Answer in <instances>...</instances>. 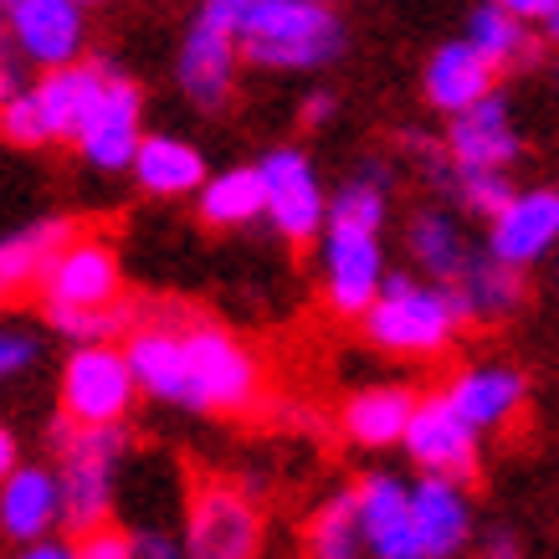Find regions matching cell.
<instances>
[{
	"label": "cell",
	"mask_w": 559,
	"mask_h": 559,
	"mask_svg": "<svg viewBox=\"0 0 559 559\" xmlns=\"http://www.w3.org/2000/svg\"><path fill=\"white\" fill-rule=\"evenodd\" d=\"M457 190H462V205L477 211V216H498V211L513 201V186L503 170H462Z\"/></svg>",
	"instance_id": "32"
},
{
	"label": "cell",
	"mask_w": 559,
	"mask_h": 559,
	"mask_svg": "<svg viewBox=\"0 0 559 559\" xmlns=\"http://www.w3.org/2000/svg\"><path fill=\"white\" fill-rule=\"evenodd\" d=\"M68 237H72L68 221H36V226H26V231L0 241V298H11L16 288L36 283Z\"/></svg>",
	"instance_id": "24"
},
{
	"label": "cell",
	"mask_w": 559,
	"mask_h": 559,
	"mask_svg": "<svg viewBox=\"0 0 559 559\" xmlns=\"http://www.w3.org/2000/svg\"><path fill=\"white\" fill-rule=\"evenodd\" d=\"M411 401L406 390H365L344 406V431L359 441V447H390L401 441L406 431V416H411Z\"/></svg>",
	"instance_id": "25"
},
{
	"label": "cell",
	"mask_w": 559,
	"mask_h": 559,
	"mask_svg": "<svg viewBox=\"0 0 559 559\" xmlns=\"http://www.w3.org/2000/svg\"><path fill=\"white\" fill-rule=\"evenodd\" d=\"M359 513H355V488L340 492L329 509H319V519L308 524V555L319 559H349L359 555Z\"/></svg>",
	"instance_id": "29"
},
{
	"label": "cell",
	"mask_w": 559,
	"mask_h": 559,
	"mask_svg": "<svg viewBox=\"0 0 559 559\" xmlns=\"http://www.w3.org/2000/svg\"><path fill=\"white\" fill-rule=\"evenodd\" d=\"M559 241V190H528L513 195L498 216H492V257L509 262V267H528L539 262L549 247Z\"/></svg>",
	"instance_id": "10"
},
{
	"label": "cell",
	"mask_w": 559,
	"mask_h": 559,
	"mask_svg": "<svg viewBox=\"0 0 559 559\" xmlns=\"http://www.w3.org/2000/svg\"><path fill=\"white\" fill-rule=\"evenodd\" d=\"M16 93H21V78H16V68H11V62L0 57V103H5V98H16Z\"/></svg>",
	"instance_id": "39"
},
{
	"label": "cell",
	"mask_w": 559,
	"mask_h": 559,
	"mask_svg": "<svg viewBox=\"0 0 559 559\" xmlns=\"http://www.w3.org/2000/svg\"><path fill=\"white\" fill-rule=\"evenodd\" d=\"M26 555H32V559H68V555H72V544L47 539V534H41V539H32V549H26Z\"/></svg>",
	"instance_id": "38"
},
{
	"label": "cell",
	"mask_w": 559,
	"mask_h": 559,
	"mask_svg": "<svg viewBox=\"0 0 559 559\" xmlns=\"http://www.w3.org/2000/svg\"><path fill=\"white\" fill-rule=\"evenodd\" d=\"M498 68L473 47V41H447L426 68V98L441 114H462L467 103H477L483 93H492Z\"/></svg>",
	"instance_id": "21"
},
{
	"label": "cell",
	"mask_w": 559,
	"mask_h": 559,
	"mask_svg": "<svg viewBox=\"0 0 559 559\" xmlns=\"http://www.w3.org/2000/svg\"><path fill=\"white\" fill-rule=\"evenodd\" d=\"M262 211L272 216V226L304 247L323 231V195H319V180H313V165H308L298 150H272L262 165Z\"/></svg>",
	"instance_id": "5"
},
{
	"label": "cell",
	"mask_w": 559,
	"mask_h": 559,
	"mask_svg": "<svg viewBox=\"0 0 559 559\" xmlns=\"http://www.w3.org/2000/svg\"><path fill=\"white\" fill-rule=\"evenodd\" d=\"M257 11V0H205L201 5V21H211V26H221L226 36H237L241 26H247V16Z\"/></svg>",
	"instance_id": "35"
},
{
	"label": "cell",
	"mask_w": 559,
	"mask_h": 559,
	"mask_svg": "<svg viewBox=\"0 0 559 559\" xmlns=\"http://www.w3.org/2000/svg\"><path fill=\"white\" fill-rule=\"evenodd\" d=\"M0 134L11 139V144H21V150H32V144H47V123H41V108H36V98L21 87L16 98L0 103Z\"/></svg>",
	"instance_id": "33"
},
{
	"label": "cell",
	"mask_w": 559,
	"mask_h": 559,
	"mask_svg": "<svg viewBox=\"0 0 559 559\" xmlns=\"http://www.w3.org/2000/svg\"><path fill=\"white\" fill-rule=\"evenodd\" d=\"M257 513L231 488H201L190 509V549L205 559H247L257 555Z\"/></svg>",
	"instance_id": "12"
},
{
	"label": "cell",
	"mask_w": 559,
	"mask_h": 559,
	"mask_svg": "<svg viewBox=\"0 0 559 559\" xmlns=\"http://www.w3.org/2000/svg\"><path fill=\"white\" fill-rule=\"evenodd\" d=\"M72 555H87V559H123L134 555V539L129 534H119V528H87V534H78V544H72Z\"/></svg>",
	"instance_id": "34"
},
{
	"label": "cell",
	"mask_w": 559,
	"mask_h": 559,
	"mask_svg": "<svg viewBox=\"0 0 559 559\" xmlns=\"http://www.w3.org/2000/svg\"><path fill=\"white\" fill-rule=\"evenodd\" d=\"M544 21H549V36H555V41H559V5H555V11H549V16H544Z\"/></svg>",
	"instance_id": "42"
},
{
	"label": "cell",
	"mask_w": 559,
	"mask_h": 559,
	"mask_svg": "<svg viewBox=\"0 0 559 559\" xmlns=\"http://www.w3.org/2000/svg\"><path fill=\"white\" fill-rule=\"evenodd\" d=\"M411 252H416V262L421 267H431L437 277H457L462 272V262H467V241H462V231L452 226L447 216H421L416 226H411Z\"/></svg>",
	"instance_id": "30"
},
{
	"label": "cell",
	"mask_w": 559,
	"mask_h": 559,
	"mask_svg": "<svg viewBox=\"0 0 559 559\" xmlns=\"http://www.w3.org/2000/svg\"><path fill=\"white\" fill-rule=\"evenodd\" d=\"M401 441L411 447V457L421 462L426 473L452 477V483H467V477L477 473V431L447 406V395L416 401Z\"/></svg>",
	"instance_id": "6"
},
{
	"label": "cell",
	"mask_w": 559,
	"mask_h": 559,
	"mask_svg": "<svg viewBox=\"0 0 559 559\" xmlns=\"http://www.w3.org/2000/svg\"><path fill=\"white\" fill-rule=\"evenodd\" d=\"M329 221H344V226H370V231H380V221H385V190H380V180H374V175L349 180V186L334 195Z\"/></svg>",
	"instance_id": "31"
},
{
	"label": "cell",
	"mask_w": 559,
	"mask_h": 559,
	"mask_svg": "<svg viewBox=\"0 0 559 559\" xmlns=\"http://www.w3.org/2000/svg\"><path fill=\"white\" fill-rule=\"evenodd\" d=\"M36 359V344L26 334H11V329H0V380L5 374H21L26 365Z\"/></svg>",
	"instance_id": "36"
},
{
	"label": "cell",
	"mask_w": 559,
	"mask_h": 559,
	"mask_svg": "<svg viewBox=\"0 0 559 559\" xmlns=\"http://www.w3.org/2000/svg\"><path fill=\"white\" fill-rule=\"evenodd\" d=\"M108 62H62V68H47V78L32 87L36 108H41V123H47V139H78L87 108L98 103L103 83H108Z\"/></svg>",
	"instance_id": "15"
},
{
	"label": "cell",
	"mask_w": 559,
	"mask_h": 559,
	"mask_svg": "<svg viewBox=\"0 0 559 559\" xmlns=\"http://www.w3.org/2000/svg\"><path fill=\"white\" fill-rule=\"evenodd\" d=\"M359 539L380 559H421L416 528H411V498L395 477H365L355 488Z\"/></svg>",
	"instance_id": "14"
},
{
	"label": "cell",
	"mask_w": 559,
	"mask_h": 559,
	"mask_svg": "<svg viewBox=\"0 0 559 559\" xmlns=\"http://www.w3.org/2000/svg\"><path fill=\"white\" fill-rule=\"evenodd\" d=\"M519 154V134H513L509 103L498 93H483L477 103H467L452 123V159L462 170H503Z\"/></svg>",
	"instance_id": "16"
},
{
	"label": "cell",
	"mask_w": 559,
	"mask_h": 559,
	"mask_svg": "<svg viewBox=\"0 0 559 559\" xmlns=\"http://www.w3.org/2000/svg\"><path fill=\"white\" fill-rule=\"evenodd\" d=\"M134 370L119 349L108 344H87L78 355L68 359L62 370V416L72 421H87V426H103V421H123L129 406H134Z\"/></svg>",
	"instance_id": "4"
},
{
	"label": "cell",
	"mask_w": 559,
	"mask_h": 559,
	"mask_svg": "<svg viewBox=\"0 0 559 559\" xmlns=\"http://www.w3.org/2000/svg\"><path fill=\"white\" fill-rule=\"evenodd\" d=\"M447 406L457 411L473 431H492V426H503L519 416V406H524V374L519 370H467L452 380Z\"/></svg>",
	"instance_id": "22"
},
{
	"label": "cell",
	"mask_w": 559,
	"mask_h": 559,
	"mask_svg": "<svg viewBox=\"0 0 559 559\" xmlns=\"http://www.w3.org/2000/svg\"><path fill=\"white\" fill-rule=\"evenodd\" d=\"M139 114H144V98L139 87L119 72H108L98 103L87 108L83 129H78V144H83L87 165L98 170H123L134 159V144H139Z\"/></svg>",
	"instance_id": "8"
},
{
	"label": "cell",
	"mask_w": 559,
	"mask_h": 559,
	"mask_svg": "<svg viewBox=\"0 0 559 559\" xmlns=\"http://www.w3.org/2000/svg\"><path fill=\"white\" fill-rule=\"evenodd\" d=\"M359 319H365V334L390 355H441L457 329L447 288H421L411 277H380Z\"/></svg>",
	"instance_id": "2"
},
{
	"label": "cell",
	"mask_w": 559,
	"mask_h": 559,
	"mask_svg": "<svg viewBox=\"0 0 559 559\" xmlns=\"http://www.w3.org/2000/svg\"><path fill=\"white\" fill-rule=\"evenodd\" d=\"M329 108H334V103H329V98L319 93V98H313V103L304 108V123H323V119H329Z\"/></svg>",
	"instance_id": "41"
},
{
	"label": "cell",
	"mask_w": 559,
	"mask_h": 559,
	"mask_svg": "<svg viewBox=\"0 0 559 559\" xmlns=\"http://www.w3.org/2000/svg\"><path fill=\"white\" fill-rule=\"evenodd\" d=\"M411 498V528H416V544H421V559H447L457 555L467 534H473V509L462 498V483L452 477H426L406 492Z\"/></svg>",
	"instance_id": "13"
},
{
	"label": "cell",
	"mask_w": 559,
	"mask_h": 559,
	"mask_svg": "<svg viewBox=\"0 0 559 559\" xmlns=\"http://www.w3.org/2000/svg\"><path fill=\"white\" fill-rule=\"evenodd\" d=\"M262 216V175L257 170H226L205 180L201 190V221L205 226H247Z\"/></svg>",
	"instance_id": "26"
},
{
	"label": "cell",
	"mask_w": 559,
	"mask_h": 559,
	"mask_svg": "<svg viewBox=\"0 0 559 559\" xmlns=\"http://www.w3.org/2000/svg\"><path fill=\"white\" fill-rule=\"evenodd\" d=\"M11 467H16V437H11V431L0 426V477L11 473Z\"/></svg>",
	"instance_id": "40"
},
{
	"label": "cell",
	"mask_w": 559,
	"mask_h": 559,
	"mask_svg": "<svg viewBox=\"0 0 559 559\" xmlns=\"http://www.w3.org/2000/svg\"><path fill=\"white\" fill-rule=\"evenodd\" d=\"M319 5H334V0H319Z\"/></svg>",
	"instance_id": "43"
},
{
	"label": "cell",
	"mask_w": 559,
	"mask_h": 559,
	"mask_svg": "<svg viewBox=\"0 0 559 559\" xmlns=\"http://www.w3.org/2000/svg\"><path fill=\"white\" fill-rule=\"evenodd\" d=\"M323 272H329V304L344 319H359L380 288V241L370 226H344L329 221V241H323Z\"/></svg>",
	"instance_id": "7"
},
{
	"label": "cell",
	"mask_w": 559,
	"mask_h": 559,
	"mask_svg": "<svg viewBox=\"0 0 559 559\" xmlns=\"http://www.w3.org/2000/svg\"><path fill=\"white\" fill-rule=\"evenodd\" d=\"M11 32L41 68L78 62L83 51V0H11Z\"/></svg>",
	"instance_id": "11"
},
{
	"label": "cell",
	"mask_w": 559,
	"mask_h": 559,
	"mask_svg": "<svg viewBox=\"0 0 559 559\" xmlns=\"http://www.w3.org/2000/svg\"><path fill=\"white\" fill-rule=\"evenodd\" d=\"M237 47L257 68H323L344 51V26L319 0H257Z\"/></svg>",
	"instance_id": "1"
},
{
	"label": "cell",
	"mask_w": 559,
	"mask_h": 559,
	"mask_svg": "<svg viewBox=\"0 0 559 559\" xmlns=\"http://www.w3.org/2000/svg\"><path fill=\"white\" fill-rule=\"evenodd\" d=\"M447 298H452V313L462 319H503V313H513V308L524 304V277H519V267H509V262H498V257H467L462 262V272L452 277V288H447Z\"/></svg>",
	"instance_id": "19"
},
{
	"label": "cell",
	"mask_w": 559,
	"mask_h": 559,
	"mask_svg": "<svg viewBox=\"0 0 559 559\" xmlns=\"http://www.w3.org/2000/svg\"><path fill=\"white\" fill-rule=\"evenodd\" d=\"M123 359H129L139 390H150L154 401H175V406H186L190 374H186V349H180V329H170V323L134 329V340H129V355Z\"/></svg>",
	"instance_id": "18"
},
{
	"label": "cell",
	"mask_w": 559,
	"mask_h": 559,
	"mask_svg": "<svg viewBox=\"0 0 559 559\" xmlns=\"http://www.w3.org/2000/svg\"><path fill=\"white\" fill-rule=\"evenodd\" d=\"M467 41H473L492 68H513V62H528L534 57V41H528L524 21L509 16L503 5H477L473 11V26H467Z\"/></svg>",
	"instance_id": "27"
},
{
	"label": "cell",
	"mask_w": 559,
	"mask_h": 559,
	"mask_svg": "<svg viewBox=\"0 0 559 559\" xmlns=\"http://www.w3.org/2000/svg\"><path fill=\"white\" fill-rule=\"evenodd\" d=\"M180 349H186V374H190L186 406L247 411L257 401V385H262L257 359L231 334H221L211 323H190V329H180Z\"/></svg>",
	"instance_id": "3"
},
{
	"label": "cell",
	"mask_w": 559,
	"mask_h": 559,
	"mask_svg": "<svg viewBox=\"0 0 559 559\" xmlns=\"http://www.w3.org/2000/svg\"><path fill=\"white\" fill-rule=\"evenodd\" d=\"M57 509H62V492H57V477L41 473V467H11L0 477V528L16 544L41 539L51 524H57Z\"/></svg>",
	"instance_id": "20"
},
{
	"label": "cell",
	"mask_w": 559,
	"mask_h": 559,
	"mask_svg": "<svg viewBox=\"0 0 559 559\" xmlns=\"http://www.w3.org/2000/svg\"><path fill=\"white\" fill-rule=\"evenodd\" d=\"M231 78H237V36H226L211 21H195L180 51V87L201 108H221L231 98Z\"/></svg>",
	"instance_id": "17"
},
{
	"label": "cell",
	"mask_w": 559,
	"mask_h": 559,
	"mask_svg": "<svg viewBox=\"0 0 559 559\" xmlns=\"http://www.w3.org/2000/svg\"><path fill=\"white\" fill-rule=\"evenodd\" d=\"M47 304H108L119 298V257L108 241L68 237L41 272Z\"/></svg>",
	"instance_id": "9"
},
{
	"label": "cell",
	"mask_w": 559,
	"mask_h": 559,
	"mask_svg": "<svg viewBox=\"0 0 559 559\" xmlns=\"http://www.w3.org/2000/svg\"><path fill=\"white\" fill-rule=\"evenodd\" d=\"M492 5H503V11H509V16H519V21H544L559 0H492Z\"/></svg>",
	"instance_id": "37"
},
{
	"label": "cell",
	"mask_w": 559,
	"mask_h": 559,
	"mask_svg": "<svg viewBox=\"0 0 559 559\" xmlns=\"http://www.w3.org/2000/svg\"><path fill=\"white\" fill-rule=\"evenodd\" d=\"M129 165H134L139 186L150 195H186V190H195L205 180L201 150H190L186 139H170V134H154V139L139 134Z\"/></svg>",
	"instance_id": "23"
},
{
	"label": "cell",
	"mask_w": 559,
	"mask_h": 559,
	"mask_svg": "<svg viewBox=\"0 0 559 559\" xmlns=\"http://www.w3.org/2000/svg\"><path fill=\"white\" fill-rule=\"evenodd\" d=\"M47 319L57 323V334H68L78 344H108L134 329V308L129 304H47Z\"/></svg>",
	"instance_id": "28"
}]
</instances>
